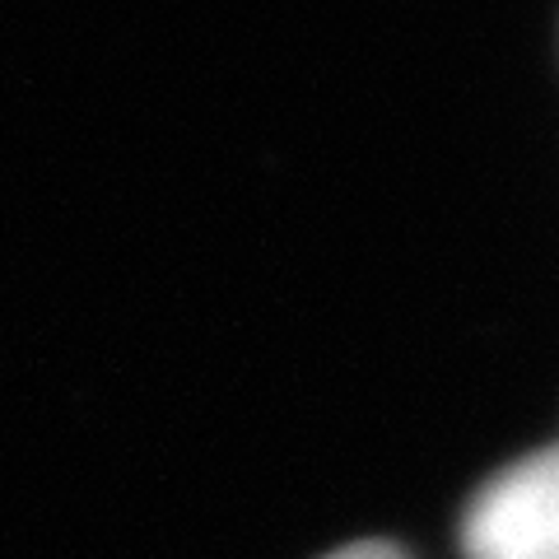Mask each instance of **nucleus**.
I'll use <instances>...</instances> for the list:
<instances>
[{"mask_svg": "<svg viewBox=\"0 0 559 559\" xmlns=\"http://www.w3.org/2000/svg\"><path fill=\"white\" fill-rule=\"evenodd\" d=\"M466 559H559V443L489 476L462 513Z\"/></svg>", "mask_w": 559, "mask_h": 559, "instance_id": "1", "label": "nucleus"}, {"mask_svg": "<svg viewBox=\"0 0 559 559\" xmlns=\"http://www.w3.org/2000/svg\"><path fill=\"white\" fill-rule=\"evenodd\" d=\"M322 559H406V550L392 546V540H355V546H341Z\"/></svg>", "mask_w": 559, "mask_h": 559, "instance_id": "2", "label": "nucleus"}]
</instances>
